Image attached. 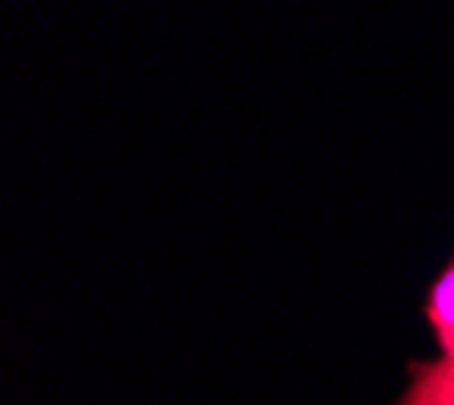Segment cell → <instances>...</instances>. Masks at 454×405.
Segmentation results:
<instances>
[{"mask_svg":"<svg viewBox=\"0 0 454 405\" xmlns=\"http://www.w3.org/2000/svg\"><path fill=\"white\" fill-rule=\"evenodd\" d=\"M426 321L434 332L442 357H454V260L430 288V304H426Z\"/></svg>","mask_w":454,"mask_h":405,"instance_id":"2","label":"cell"},{"mask_svg":"<svg viewBox=\"0 0 454 405\" xmlns=\"http://www.w3.org/2000/svg\"><path fill=\"white\" fill-rule=\"evenodd\" d=\"M397 405H454V357L418 361Z\"/></svg>","mask_w":454,"mask_h":405,"instance_id":"1","label":"cell"}]
</instances>
